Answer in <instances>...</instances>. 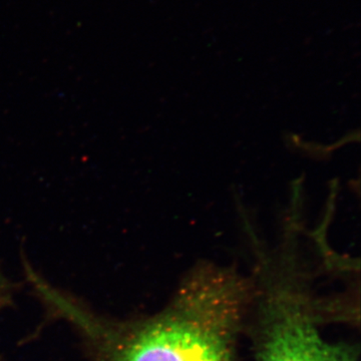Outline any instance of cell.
Here are the masks:
<instances>
[{"instance_id": "6da1fadb", "label": "cell", "mask_w": 361, "mask_h": 361, "mask_svg": "<svg viewBox=\"0 0 361 361\" xmlns=\"http://www.w3.org/2000/svg\"><path fill=\"white\" fill-rule=\"evenodd\" d=\"M253 289L232 270L199 265L160 313L125 324L99 319L51 288L44 297L82 329L97 361H236Z\"/></svg>"}, {"instance_id": "7a4b0ae2", "label": "cell", "mask_w": 361, "mask_h": 361, "mask_svg": "<svg viewBox=\"0 0 361 361\" xmlns=\"http://www.w3.org/2000/svg\"><path fill=\"white\" fill-rule=\"evenodd\" d=\"M252 300L256 361H360L355 346L322 336V303L305 285L280 280L254 287Z\"/></svg>"}]
</instances>
